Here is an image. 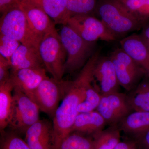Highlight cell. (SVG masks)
<instances>
[{"label":"cell","instance_id":"6da1fadb","mask_svg":"<svg viewBox=\"0 0 149 149\" xmlns=\"http://www.w3.org/2000/svg\"><path fill=\"white\" fill-rule=\"evenodd\" d=\"M100 57L98 50L91 56L74 80L65 81L64 95L53 118L52 149H59L63 139L72 133V125L78 114V106L85 99L88 87L95 80L94 70Z\"/></svg>","mask_w":149,"mask_h":149},{"label":"cell","instance_id":"7a4b0ae2","mask_svg":"<svg viewBox=\"0 0 149 149\" xmlns=\"http://www.w3.org/2000/svg\"><path fill=\"white\" fill-rule=\"evenodd\" d=\"M94 15L117 39L143 27L119 0H99Z\"/></svg>","mask_w":149,"mask_h":149},{"label":"cell","instance_id":"3957f363","mask_svg":"<svg viewBox=\"0 0 149 149\" xmlns=\"http://www.w3.org/2000/svg\"><path fill=\"white\" fill-rule=\"evenodd\" d=\"M0 32L17 40L22 45L38 51L43 39L31 27L18 4L2 15Z\"/></svg>","mask_w":149,"mask_h":149},{"label":"cell","instance_id":"277c9868","mask_svg":"<svg viewBox=\"0 0 149 149\" xmlns=\"http://www.w3.org/2000/svg\"><path fill=\"white\" fill-rule=\"evenodd\" d=\"M60 37L67 53L65 72L80 69L91 57L95 42L85 41L68 24L63 25Z\"/></svg>","mask_w":149,"mask_h":149},{"label":"cell","instance_id":"5b68a950","mask_svg":"<svg viewBox=\"0 0 149 149\" xmlns=\"http://www.w3.org/2000/svg\"><path fill=\"white\" fill-rule=\"evenodd\" d=\"M39 52L44 66L52 77L58 81L62 80L67 56L56 30L44 36L40 43Z\"/></svg>","mask_w":149,"mask_h":149},{"label":"cell","instance_id":"8992f818","mask_svg":"<svg viewBox=\"0 0 149 149\" xmlns=\"http://www.w3.org/2000/svg\"><path fill=\"white\" fill-rule=\"evenodd\" d=\"M13 107L9 125L19 131L26 132L40 120V108L34 100L18 89L13 88Z\"/></svg>","mask_w":149,"mask_h":149},{"label":"cell","instance_id":"52a82bcc","mask_svg":"<svg viewBox=\"0 0 149 149\" xmlns=\"http://www.w3.org/2000/svg\"><path fill=\"white\" fill-rule=\"evenodd\" d=\"M109 57L114 65L119 85L127 91L133 90L141 79L148 76L146 70L121 48L115 50Z\"/></svg>","mask_w":149,"mask_h":149},{"label":"cell","instance_id":"ba28073f","mask_svg":"<svg viewBox=\"0 0 149 149\" xmlns=\"http://www.w3.org/2000/svg\"><path fill=\"white\" fill-rule=\"evenodd\" d=\"M85 41L96 42L115 41L117 38L107 28L102 22L92 15H81L71 17L67 24Z\"/></svg>","mask_w":149,"mask_h":149},{"label":"cell","instance_id":"9c48e42d","mask_svg":"<svg viewBox=\"0 0 149 149\" xmlns=\"http://www.w3.org/2000/svg\"><path fill=\"white\" fill-rule=\"evenodd\" d=\"M65 81H58L47 76L37 88L33 99L40 111L54 118L60 101L65 93Z\"/></svg>","mask_w":149,"mask_h":149},{"label":"cell","instance_id":"30bf717a","mask_svg":"<svg viewBox=\"0 0 149 149\" xmlns=\"http://www.w3.org/2000/svg\"><path fill=\"white\" fill-rule=\"evenodd\" d=\"M97 111L101 115L106 123L112 125H118L132 110L126 95L118 92L102 95Z\"/></svg>","mask_w":149,"mask_h":149},{"label":"cell","instance_id":"8fae6325","mask_svg":"<svg viewBox=\"0 0 149 149\" xmlns=\"http://www.w3.org/2000/svg\"><path fill=\"white\" fill-rule=\"evenodd\" d=\"M29 24L38 35L42 37L56 30L55 24L42 9L29 0H17Z\"/></svg>","mask_w":149,"mask_h":149},{"label":"cell","instance_id":"7c38bea8","mask_svg":"<svg viewBox=\"0 0 149 149\" xmlns=\"http://www.w3.org/2000/svg\"><path fill=\"white\" fill-rule=\"evenodd\" d=\"M44 67L11 70L10 80L15 89L25 93L33 100L34 93L47 77Z\"/></svg>","mask_w":149,"mask_h":149},{"label":"cell","instance_id":"4fadbf2b","mask_svg":"<svg viewBox=\"0 0 149 149\" xmlns=\"http://www.w3.org/2000/svg\"><path fill=\"white\" fill-rule=\"evenodd\" d=\"M102 95L118 92L119 85L113 63L110 57L99 58L94 70Z\"/></svg>","mask_w":149,"mask_h":149},{"label":"cell","instance_id":"5bb4252c","mask_svg":"<svg viewBox=\"0 0 149 149\" xmlns=\"http://www.w3.org/2000/svg\"><path fill=\"white\" fill-rule=\"evenodd\" d=\"M120 44L121 49L146 70L149 77V49L140 34L124 37Z\"/></svg>","mask_w":149,"mask_h":149},{"label":"cell","instance_id":"9a60e30c","mask_svg":"<svg viewBox=\"0 0 149 149\" xmlns=\"http://www.w3.org/2000/svg\"><path fill=\"white\" fill-rule=\"evenodd\" d=\"M52 130L47 120H38L25 132V141L30 149H52Z\"/></svg>","mask_w":149,"mask_h":149},{"label":"cell","instance_id":"2e32d148","mask_svg":"<svg viewBox=\"0 0 149 149\" xmlns=\"http://www.w3.org/2000/svg\"><path fill=\"white\" fill-rule=\"evenodd\" d=\"M11 70L44 67L39 51L21 44L10 59Z\"/></svg>","mask_w":149,"mask_h":149},{"label":"cell","instance_id":"e0dca14e","mask_svg":"<svg viewBox=\"0 0 149 149\" xmlns=\"http://www.w3.org/2000/svg\"><path fill=\"white\" fill-rule=\"evenodd\" d=\"M106 124L103 117L97 111L79 113L75 118L71 131L95 134L103 130Z\"/></svg>","mask_w":149,"mask_h":149},{"label":"cell","instance_id":"ac0fdd59","mask_svg":"<svg viewBox=\"0 0 149 149\" xmlns=\"http://www.w3.org/2000/svg\"><path fill=\"white\" fill-rule=\"evenodd\" d=\"M118 125L120 130L134 137L149 129V112L130 113Z\"/></svg>","mask_w":149,"mask_h":149},{"label":"cell","instance_id":"d6986e66","mask_svg":"<svg viewBox=\"0 0 149 149\" xmlns=\"http://www.w3.org/2000/svg\"><path fill=\"white\" fill-rule=\"evenodd\" d=\"M13 86L10 78L0 84V129L3 130L10 123L13 107Z\"/></svg>","mask_w":149,"mask_h":149},{"label":"cell","instance_id":"ffe728a7","mask_svg":"<svg viewBox=\"0 0 149 149\" xmlns=\"http://www.w3.org/2000/svg\"><path fill=\"white\" fill-rule=\"evenodd\" d=\"M149 77L146 76L126 95L127 101L132 111L149 112Z\"/></svg>","mask_w":149,"mask_h":149},{"label":"cell","instance_id":"44dd1931","mask_svg":"<svg viewBox=\"0 0 149 149\" xmlns=\"http://www.w3.org/2000/svg\"><path fill=\"white\" fill-rule=\"evenodd\" d=\"M40 6L55 24H67L70 18L65 0H29Z\"/></svg>","mask_w":149,"mask_h":149},{"label":"cell","instance_id":"7402d4cb","mask_svg":"<svg viewBox=\"0 0 149 149\" xmlns=\"http://www.w3.org/2000/svg\"><path fill=\"white\" fill-rule=\"evenodd\" d=\"M120 130L118 125H112L94 134L93 149H114L120 141Z\"/></svg>","mask_w":149,"mask_h":149},{"label":"cell","instance_id":"603a6c76","mask_svg":"<svg viewBox=\"0 0 149 149\" xmlns=\"http://www.w3.org/2000/svg\"><path fill=\"white\" fill-rule=\"evenodd\" d=\"M143 25L149 22V0H119Z\"/></svg>","mask_w":149,"mask_h":149},{"label":"cell","instance_id":"cb8c5ba5","mask_svg":"<svg viewBox=\"0 0 149 149\" xmlns=\"http://www.w3.org/2000/svg\"><path fill=\"white\" fill-rule=\"evenodd\" d=\"M98 1L65 0L67 10L70 17L81 15H94Z\"/></svg>","mask_w":149,"mask_h":149},{"label":"cell","instance_id":"d4e9b609","mask_svg":"<svg viewBox=\"0 0 149 149\" xmlns=\"http://www.w3.org/2000/svg\"><path fill=\"white\" fill-rule=\"evenodd\" d=\"M93 140L77 133H70L62 142L59 149H93Z\"/></svg>","mask_w":149,"mask_h":149},{"label":"cell","instance_id":"484cf974","mask_svg":"<svg viewBox=\"0 0 149 149\" xmlns=\"http://www.w3.org/2000/svg\"><path fill=\"white\" fill-rule=\"evenodd\" d=\"M101 97V94L91 84L86 91L85 99L78 106V113L90 112L97 109Z\"/></svg>","mask_w":149,"mask_h":149},{"label":"cell","instance_id":"4316f807","mask_svg":"<svg viewBox=\"0 0 149 149\" xmlns=\"http://www.w3.org/2000/svg\"><path fill=\"white\" fill-rule=\"evenodd\" d=\"M21 44L17 40L0 33V55L10 62L12 56Z\"/></svg>","mask_w":149,"mask_h":149},{"label":"cell","instance_id":"83f0119b","mask_svg":"<svg viewBox=\"0 0 149 149\" xmlns=\"http://www.w3.org/2000/svg\"><path fill=\"white\" fill-rule=\"evenodd\" d=\"M1 149H30L26 141L14 134L6 136L1 144Z\"/></svg>","mask_w":149,"mask_h":149},{"label":"cell","instance_id":"f1b7e54d","mask_svg":"<svg viewBox=\"0 0 149 149\" xmlns=\"http://www.w3.org/2000/svg\"><path fill=\"white\" fill-rule=\"evenodd\" d=\"M10 63L0 55V84L7 82L10 78Z\"/></svg>","mask_w":149,"mask_h":149},{"label":"cell","instance_id":"f546056e","mask_svg":"<svg viewBox=\"0 0 149 149\" xmlns=\"http://www.w3.org/2000/svg\"><path fill=\"white\" fill-rule=\"evenodd\" d=\"M133 138L138 149H149V129Z\"/></svg>","mask_w":149,"mask_h":149},{"label":"cell","instance_id":"4dcf8cb0","mask_svg":"<svg viewBox=\"0 0 149 149\" xmlns=\"http://www.w3.org/2000/svg\"><path fill=\"white\" fill-rule=\"evenodd\" d=\"M17 4V0H0V12L2 15Z\"/></svg>","mask_w":149,"mask_h":149},{"label":"cell","instance_id":"1f68e13d","mask_svg":"<svg viewBox=\"0 0 149 149\" xmlns=\"http://www.w3.org/2000/svg\"><path fill=\"white\" fill-rule=\"evenodd\" d=\"M113 149H138L136 142L131 141H120Z\"/></svg>","mask_w":149,"mask_h":149},{"label":"cell","instance_id":"d6a6232c","mask_svg":"<svg viewBox=\"0 0 149 149\" xmlns=\"http://www.w3.org/2000/svg\"><path fill=\"white\" fill-rule=\"evenodd\" d=\"M140 35L145 41L149 40V22L142 28Z\"/></svg>","mask_w":149,"mask_h":149},{"label":"cell","instance_id":"836d02e7","mask_svg":"<svg viewBox=\"0 0 149 149\" xmlns=\"http://www.w3.org/2000/svg\"><path fill=\"white\" fill-rule=\"evenodd\" d=\"M146 42V43L147 45H148V47L149 49V40H148V41H145Z\"/></svg>","mask_w":149,"mask_h":149}]
</instances>
